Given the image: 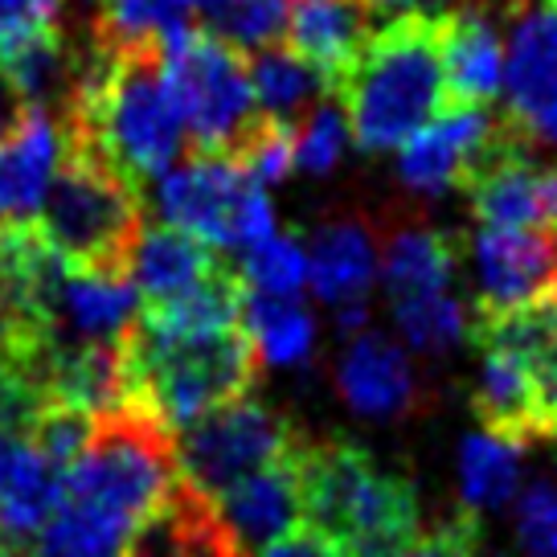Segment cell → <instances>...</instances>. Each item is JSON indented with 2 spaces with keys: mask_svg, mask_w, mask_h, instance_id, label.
I'll return each instance as SVG.
<instances>
[{
  "mask_svg": "<svg viewBox=\"0 0 557 557\" xmlns=\"http://www.w3.org/2000/svg\"><path fill=\"white\" fill-rule=\"evenodd\" d=\"M181 463L176 431L139 406L95 414L87 447L62 475L29 557H120L169 505Z\"/></svg>",
  "mask_w": 557,
  "mask_h": 557,
  "instance_id": "6da1fadb",
  "label": "cell"
},
{
  "mask_svg": "<svg viewBox=\"0 0 557 557\" xmlns=\"http://www.w3.org/2000/svg\"><path fill=\"white\" fill-rule=\"evenodd\" d=\"M127 366V406L185 431L230 401L246 398L259 377V352L246 324L213 332H157L136 320L120 336Z\"/></svg>",
  "mask_w": 557,
  "mask_h": 557,
  "instance_id": "7a4b0ae2",
  "label": "cell"
},
{
  "mask_svg": "<svg viewBox=\"0 0 557 557\" xmlns=\"http://www.w3.org/2000/svg\"><path fill=\"white\" fill-rule=\"evenodd\" d=\"M348 136L366 152H394L447 111L438 17L401 13L373 29L336 87Z\"/></svg>",
  "mask_w": 557,
  "mask_h": 557,
  "instance_id": "3957f363",
  "label": "cell"
},
{
  "mask_svg": "<svg viewBox=\"0 0 557 557\" xmlns=\"http://www.w3.org/2000/svg\"><path fill=\"white\" fill-rule=\"evenodd\" d=\"M144 226V189L90 139L66 132V148L37 218V234L62 267L90 278H127Z\"/></svg>",
  "mask_w": 557,
  "mask_h": 557,
  "instance_id": "277c9868",
  "label": "cell"
},
{
  "mask_svg": "<svg viewBox=\"0 0 557 557\" xmlns=\"http://www.w3.org/2000/svg\"><path fill=\"white\" fill-rule=\"evenodd\" d=\"M304 524L329 537L345 557H398L422 529L410 480L382 471L352 443L299 447Z\"/></svg>",
  "mask_w": 557,
  "mask_h": 557,
  "instance_id": "5b68a950",
  "label": "cell"
},
{
  "mask_svg": "<svg viewBox=\"0 0 557 557\" xmlns=\"http://www.w3.org/2000/svg\"><path fill=\"white\" fill-rule=\"evenodd\" d=\"M160 62L185 123L189 152L238 157L262 120L246 53L209 34L206 25H185L160 41Z\"/></svg>",
  "mask_w": 557,
  "mask_h": 557,
  "instance_id": "8992f818",
  "label": "cell"
},
{
  "mask_svg": "<svg viewBox=\"0 0 557 557\" xmlns=\"http://www.w3.org/2000/svg\"><path fill=\"white\" fill-rule=\"evenodd\" d=\"M160 218L213 250H250L275 234V209L262 181L234 157L189 152L160 176Z\"/></svg>",
  "mask_w": 557,
  "mask_h": 557,
  "instance_id": "52a82bcc",
  "label": "cell"
},
{
  "mask_svg": "<svg viewBox=\"0 0 557 557\" xmlns=\"http://www.w3.org/2000/svg\"><path fill=\"white\" fill-rule=\"evenodd\" d=\"M299 443L304 438L287 418L246 394L185 426V435H176V463L185 484L218 500L230 484L271 468L275 459L296 451Z\"/></svg>",
  "mask_w": 557,
  "mask_h": 557,
  "instance_id": "ba28073f",
  "label": "cell"
},
{
  "mask_svg": "<svg viewBox=\"0 0 557 557\" xmlns=\"http://www.w3.org/2000/svg\"><path fill=\"white\" fill-rule=\"evenodd\" d=\"M463 189L480 226L557 238V169L529 152V136L508 115L492 120Z\"/></svg>",
  "mask_w": 557,
  "mask_h": 557,
  "instance_id": "9c48e42d",
  "label": "cell"
},
{
  "mask_svg": "<svg viewBox=\"0 0 557 557\" xmlns=\"http://www.w3.org/2000/svg\"><path fill=\"white\" fill-rule=\"evenodd\" d=\"M475 271H480L475 320L521 312L533 304H557L554 234H521V230L484 226L475 234Z\"/></svg>",
  "mask_w": 557,
  "mask_h": 557,
  "instance_id": "30bf717a",
  "label": "cell"
},
{
  "mask_svg": "<svg viewBox=\"0 0 557 557\" xmlns=\"http://www.w3.org/2000/svg\"><path fill=\"white\" fill-rule=\"evenodd\" d=\"M508 120L529 139L557 144V4H524L505 53Z\"/></svg>",
  "mask_w": 557,
  "mask_h": 557,
  "instance_id": "8fae6325",
  "label": "cell"
},
{
  "mask_svg": "<svg viewBox=\"0 0 557 557\" xmlns=\"http://www.w3.org/2000/svg\"><path fill=\"white\" fill-rule=\"evenodd\" d=\"M66 132L41 103H21L0 132V234L34 230L53 185Z\"/></svg>",
  "mask_w": 557,
  "mask_h": 557,
  "instance_id": "7c38bea8",
  "label": "cell"
},
{
  "mask_svg": "<svg viewBox=\"0 0 557 557\" xmlns=\"http://www.w3.org/2000/svg\"><path fill=\"white\" fill-rule=\"evenodd\" d=\"M304 447V443H299ZM299 447L292 455L275 459L271 468L246 475L238 484H230L213 512L230 537L243 545L246 554H262L271 541L287 537L292 529L304 524V500H299Z\"/></svg>",
  "mask_w": 557,
  "mask_h": 557,
  "instance_id": "4fadbf2b",
  "label": "cell"
},
{
  "mask_svg": "<svg viewBox=\"0 0 557 557\" xmlns=\"http://www.w3.org/2000/svg\"><path fill=\"white\" fill-rule=\"evenodd\" d=\"M62 471L41 455L29 431H0V549L21 554L50 521Z\"/></svg>",
  "mask_w": 557,
  "mask_h": 557,
  "instance_id": "5bb4252c",
  "label": "cell"
},
{
  "mask_svg": "<svg viewBox=\"0 0 557 557\" xmlns=\"http://www.w3.org/2000/svg\"><path fill=\"white\" fill-rule=\"evenodd\" d=\"M487 132H492V120L484 107H447L438 120L418 127L414 136L401 144V181L418 193L463 189Z\"/></svg>",
  "mask_w": 557,
  "mask_h": 557,
  "instance_id": "9a60e30c",
  "label": "cell"
},
{
  "mask_svg": "<svg viewBox=\"0 0 557 557\" xmlns=\"http://www.w3.org/2000/svg\"><path fill=\"white\" fill-rule=\"evenodd\" d=\"M369 34V0H292L283 46L296 50L336 95Z\"/></svg>",
  "mask_w": 557,
  "mask_h": 557,
  "instance_id": "2e32d148",
  "label": "cell"
},
{
  "mask_svg": "<svg viewBox=\"0 0 557 557\" xmlns=\"http://www.w3.org/2000/svg\"><path fill=\"white\" fill-rule=\"evenodd\" d=\"M443 83L451 107H487L505 87V46L480 9L438 13Z\"/></svg>",
  "mask_w": 557,
  "mask_h": 557,
  "instance_id": "e0dca14e",
  "label": "cell"
},
{
  "mask_svg": "<svg viewBox=\"0 0 557 557\" xmlns=\"http://www.w3.org/2000/svg\"><path fill=\"white\" fill-rule=\"evenodd\" d=\"M226 267L230 262L222 259V250H213L209 243L164 222V226H144L127 278L136 287L139 308H152V304H169V299L201 287L213 275H222Z\"/></svg>",
  "mask_w": 557,
  "mask_h": 557,
  "instance_id": "ac0fdd59",
  "label": "cell"
},
{
  "mask_svg": "<svg viewBox=\"0 0 557 557\" xmlns=\"http://www.w3.org/2000/svg\"><path fill=\"white\" fill-rule=\"evenodd\" d=\"M336 385L352 410L373 418L406 414L418 401L410 361L401 357L394 341H385L377 332L352 336V345L345 348V357L336 366Z\"/></svg>",
  "mask_w": 557,
  "mask_h": 557,
  "instance_id": "d6986e66",
  "label": "cell"
},
{
  "mask_svg": "<svg viewBox=\"0 0 557 557\" xmlns=\"http://www.w3.org/2000/svg\"><path fill=\"white\" fill-rule=\"evenodd\" d=\"M139 312L132 278H90L62 271L50 304V332L58 341H120Z\"/></svg>",
  "mask_w": 557,
  "mask_h": 557,
  "instance_id": "ffe728a7",
  "label": "cell"
},
{
  "mask_svg": "<svg viewBox=\"0 0 557 557\" xmlns=\"http://www.w3.org/2000/svg\"><path fill=\"white\" fill-rule=\"evenodd\" d=\"M308 283L320 299L336 308L366 304V292L377 275L373 234L361 222H329L308 238Z\"/></svg>",
  "mask_w": 557,
  "mask_h": 557,
  "instance_id": "44dd1931",
  "label": "cell"
},
{
  "mask_svg": "<svg viewBox=\"0 0 557 557\" xmlns=\"http://www.w3.org/2000/svg\"><path fill=\"white\" fill-rule=\"evenodd\" d=\"M385 287L389 299L422 296V292H451L455 267H459V243L447 230L406 226L385 246Z\"/></svg>",
  "mask_w": 557,
  "mask_h": 557,
  "instance_id": "7402d4cb",
  "label": "cell"
},
{
  "mask_svg": "<svg viewBox=\"0 0 557 557\" xmlns=\"http://www.w3.org/2000/svg\"><path fill=\"white\" fill-rule=\"evenodd\" d=\"M250 87H255L259 111L275 115V120H287L292 127L315 103L332 99L329 83L287 46H267V50L250 53Z\"/></svg>",
  "mask_w": 557,
  "mask_h": 557,
  "instance_id": "603a6c76",
  "label": "cell"
},
{
  "mask_svg": "<svg viewBox=\"0 0 557 557\" xmlns=\"http://www.w3.org/2000/svg\"><path fill=\"white\" fill-rule=\"evenodd\" d=\"M243 324L250 345L267 366H299L308 361L315 341V324L308 308L296 299H275V296H255L246 292L243 299Z\"/></svg>",
  "mask_w": 557,
  "mask_h": 557,
  "instance_id": "cb8c5ba5",
  "label": "cell"
},
{
  "mask_svg": "<svg viewBox=\"0 0 557 557\" xmlns=\"http://www.w3.org/2000/svg\"><path fill=\"white\" fill-rule=\"evenodd\" d=\"M206 0H103L95 21V41L132 50V46H160L173 29H185Z\"/></svg>",
  "mask_w": 557,
  "mask_h": 557,
  "instance_id": "d4e9b609",
  "label": "cell"
},
{
  "mask_svg": "<svg viewBox=\"0 0 557 557\" xmlns=\"http://www.w3.org/2000/svg\"><path fill=\"white\" fill-rule=\"evenodd\" d=\"M517 451L496 435H471L459 447V487H463V505L475 508H500L521 484V463Z\"/></svg>",
  "mask_w": 557,
  "mask_h": 557,
  "instance_id": "484cf974",
  "label": "cell"
},
{
  "mask_svg": "<svg viewBox=\"0 0 557 557\" xmlns=\"http://www.w3.org/2000/svg\"><path fill=\"white\" fill-rule=\"evenodd\" d=\"M287 13L292 0H206V29L230 41L234 50L255 53L278 46Z\"/></svg>",
  "mask_w": 557,
  "mask_h": 557,
  "instance_id": "4316f807",
  "label": "cell"
},
{
  "mask_svg": "<svg viewBox=\"0 0 557 557\" xmlns=\"http://www.w3.org/2000/svg\"><path fill=\"white\" fill-rule=\"evenodd\" d=\"M66 78V41L62 29L34 41H21L0 53V83L17 95L21 103H41Z\"/></svg>",
  "mask_w": 557,
  "mask_h": 557,
  "instance_id": "83f0119b",
  "label": "cell"
},
{
  "mask_svg": "<svg viewBox=\"0 0 557 557\" xmlns=\"http://www.w3.org/2000/svg\"><path fill=\"white\" fill-rule=\"evenodd\" d=\"M394 304V320H398L401 336L418 348V352H443V348L459 345V336L468 332V315L463 304L451 299L447 292H422V296H398Z\"/></svg>",
  "mask_w": 557,
  "mask_h": 557,
  "instance_id": "f1b7e54d",
  "label": "cell"
},
{
  "mask_svg": "<svg viewBox=\"0 0 557 557\" xmlns=\"http://www.w3.org/2000/svg\"><path fill=\"white\" fill-rule=\"evenodd\" d=\"M238 275H243L246 292H255V296L296 299L299 287L308 283V250L296 238L271 234L259 246L243 250Z\"/></svg>",
  "mask_w": 557,
  "mask_h": 557,
  "instance_id": "f546056e",
  "label": "cell"
},
{
  "mask_svg": "<svg viewBox=\"0 0 557 557\" xmlns=\"http://www.w3.org/2000/svg\"><path fill=\"white\" fill-rule=\"evenodd\" d=\"M345 111L332 103H315L296 123V164L304 173H329L345 148Z\"/></svg>",
  "mask_w": 557,
  "mask_h": 557,
  "instance_id": "4dcf8cb0",
  "label": "cell"
},
{
  "mask_svg": "<svg viewBox=\"0 0 557 557\" xmlns=\"http://www.w3.org/2000/svg\"><path fill=\"white\" fill-rule=\"evenodd\" d=\"M517 529L529 557H557V487L533 484L521 496Z\"/></svg>",
  "mask_w": 557,
  "mask_h": 557,
  "instance_id": "1f68e13d",
  "label": "cell"
},
{
  "mask_svg": "<svg viewBox=\"0 0 557 557\" xmlns=\"http://www.w3.org/2000/svg\"><path fill=\"white\" fill-rule=\"evenodd\" d=\"M62 29V0H0V53Z\"/></svg>",
  "mask_w": 557,
  "mask_h": 557,
  "instance_id": "d6a6232c",
  "label": "cell"
},
{
  "mask_svg": "<svg viewBox=\"0 0 557 557\" xmlns=\"http://www.w3.org/2000/svg\"><path fill=\"white\" fill-rule=\"evenodd\" d=\"M398 557H480V521L463 508L459 517L431 529H418V537Z\"/></svg>",
  "mask_w": 557,
  "mask_h": 557,
  "instance_id": "836d02e7",
  "label": "cell"
},
{
  "mask_svg": "<svg viewBox=\"0 0 557 557\" xmlns=\"http://www.w3.org/2000/svg\"><path fill=\"white\" fill-rule=\"evenodd\" d=\"M255 557H345L336 545H332L329 537H320L315 529H308V524H299V529H292L287 537L271 541L262 554Z\"/></svg>",
  "mask_w": 557,
  "mask_h": 557,
  "instance_id": "e575fe53",
  "label": "cell"
},
{
  "mask_svg": "<svg viewBox=\"0 0 557 557\" xmlns=\"http://www.w3.org/2000/svg\"><path fill=\"white\" fill-rule=\"evenodd\" d=\"M431 0H369L373 13H385V17H401V13H422Z\"/></svg>",
  "mask_w": 557,
  "mask_h": 557,
  "instance_id": "d590c367",
  "label": "cell"
},
{
  "mask_svg": "<svg viewBox=\"0 0 557 557\" xmlns=\"http://www.w3.org/2000/svg\"><path fill=\"white\" fill-rule=\"evenodd\" d=\"M234 557H255V554H246V549H238V554H234Z\"/></svg>",
  "mask_w": 557,
  "mask_h": 557,
  "instance_id": "8d00e7d4",
  "label": "cell"
},
{
  "mask_svg": "<svg viewBox=\"0 0 557 557\" xmlns=\"http://www.w3.org/2000/svg\"><path fill=\"white\" fill-rule=\"evenodd\" d=\"M4 557H25V554H4Z\"/></svg>",
  "mask_w": 557,
  "mask_h": 557,
  "instance_id": "74e56055",
  "label": "cell"
},
{
  "mask_svg": "<svg viewBox=\"0 0 557 557\" xmlns=\"http://www.w3.org/2000/svg\"><path fill=\"white\" fill-rule=\"evenodd\" d=\"M0 132H4V120H0Z\"/></svg>",
  "mask_w": 557,
  "mask_h": 557,
  "instance_id": "f35d334b",
  "label": "cell"
},
{
  "mask_svg": "<svg viewBox=\"0 0 557 557\" xmlns=\"http://www.w3.org/2000/svg\"><path fill=\"white\" fill-rule=\"evenodd\" d=\"M120 557H132V554H120Z\"/></svg>",
  "mask_w": 557,
  "mask_h": 557,
  "instance_id": "ab89813d",
  "label": "cell"
},
{
  "mask_svg": "<svg viewBox=\"0 0 557 557\" xmlns=\"http://www.w3.org/2000/svg\"><path fill=\"white\" fill-rule=\"evenodd\" d=\"M0 557H4V549H0Z\"/></svg>",
  "mask_w": 557,
  "mask_h": 557,
  "instance_id": "60d3db41",
  "label": "cell"
},
{
  "mask_svg": "<svg viewBox=\"0 0 557 557\" xmlns=\"http://www.w3.org/2000/svg\"><path fill=\"white\" fill-rule=\"evenodd\" d=\"M549 4H557V0H549Z\"/></svg>",
  "mask_w": 557,
  "mask_h": 557,
  "instance_id": "b9f144b4",
  "label": "cell"
}]
</instances>
